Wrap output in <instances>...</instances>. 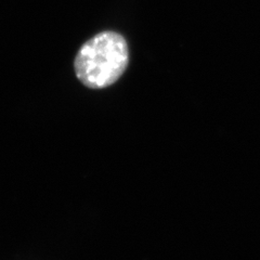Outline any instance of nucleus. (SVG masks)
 Masks as SVG:
<instances>
[{
    "instance_id": "obj_1",
    "label": "nucleus",
    "mask_w": 260,
    "mask_h": 260,
    "mask_svg": "<svg viewBox=\"0 0 260 260\" xmlns=\"http://www.w3.org/2000/svg\"><path fill=\"white\" fill-rule=\"evenodd\" d=\"M129 62L126 39L115 31H103L89 39L79 49L74 69L86 87L107 88L124 74Z\"/></svg>"
}]
</instances>
